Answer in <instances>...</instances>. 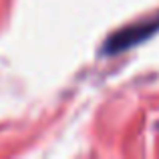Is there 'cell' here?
Masks as SVG:
<instances>
[{
  "label": "cell",
  "instance_id": "1",
  "mask_svg": "<svg viewBox=\"0 0 159 159\" xmlns=\"http://www.w3.org/2000/svg\"><path fill=\"white\" fill-rule=\"evenodd\" d=\"M157 28H159V18L145 20V22L135 24V26H131V28H125V30H121L119 34H113L111 39L107 40L105 52L125 51V48H129V47H133V44L141 43L143 39H147L149 34H153Z\"/></svg>",
  "mask_w": 159,
  "mask_h": 159
}]
</instances>
